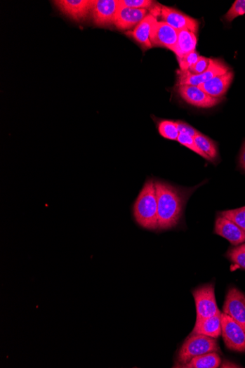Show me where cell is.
I'll return each mask as SVG.
<instances>
[{
    "label": "cell",
    "instance_id": "1",
    "mask_svg": "<svg viewBox=\"0 0 245 368\" xmlns=\"http://www.w3.org/2000/svg\"><path fill=\"white\" fill-rule=\"evenodd\" d=\"M158 204V230H166L176 227L183 215L185 199L176 187L155 181Z\"/></svg>",
    "mask_w": 245,
    "mask_h": 368
},
{
    "label": "cell",
    "instance_id": "2",
    "mask_svg": "<svg viewBox=\"0 0 245 368\" xmlns=\"http://www.w3.org/2000/svg\"><path fill=\"white\" fill-rule=\"evenodd\" d=\"M134 217L138 225L150 230H158V204L155 181L145 182L134 205Z\"/></svg>",
    "mask_w": 245,
    "mask_h": 368
},
{
    "label": "cell",
    "instance_id": "3",
    "mask_svg": "<svg viewBox=\"0 0 245 368\" xmlns=\"http://www.w3.org/2000/svg\"><path fill=\"white\" fill-rule=\"evenodd\" d=\"M218 350L219 346L216 339L202 334H192L178 351V364L176 367L189 362L194 357Z\"/></svg>",
    "mask_w": 245,
    "mask_h": 368
},
{
    "label": "cell",
    "instance_id": "4",
    "mask_svg": "<svg viewBox=\"0 0 245 368\" xmlns=\"http://www.w3.org/2000/svg\"><path fill=\"white\" fill-rule=\"evenodd\" d=\"M192 295L196 307V321L214 316L220 312L213 284L199 287L192 292Z\"/></svg>",
    "mask_w": 245,
    "mask_h": 368
},
{
    "label": "cell",
    "instance_id": "5",
    "mask_svg": "<svg viewBox=\"0 0 245 368\" xmlns=\"http://www.w3.org/2000/svg\"><path fill=\"white\" fill-rule=\"evenodd\" d=\"M230 71H231L230 68L223 60L211 58L209 67L201 74L195 75L188 72L178 71L177 86H199L210 81L211 79Z\"/></svg>",
    "mask_w": 245,
    "mask_h": 368
},
{
    "label": "cell",
    "instance_id": "6",
    "mask_svg": "<svg viewBox=\"0 0 245 368\" xmlns=\"http://www.w3.org/2000/svg\"><path fill=\"white\" fill-rule=\"evenodd\" d=\"M221 323V335L226 347L234 351L245 352V329L223 313Z\"/></svg>",
    "mask_w": 245,
    "mask_h": 368
},
{
    "label": "cell",
    "instance_id": "7",
    "mask_svg": "<svg viewBox=\"0 0 245 368\" xmlns=\"http://www.w3.org/2000/svg\"><path fill=\"white\" fill-rule=\"evenodd\" d=\"M119 8V0H92L91 14L93 23L98 27L114 25Z\"/></svg>",
    "mask_w": 245,
    "mask_h": 368
},
{
    "label": "cell",
    "instance_id": "8",
    "mask_svg": "<svg viewBox=\"0 0 245 368\" xmlns=\"http://www.w3.org/2000/svg\"><path fill=\"white\" fill-rule=\"evenodd\" d=\"M162 22H164L177 31L188 29L197 34L199 23L189 15L172 8L162 6L158 8Z\"/></svg>",
    "mask_w": 245,
    "mask_h": 368
},
{
    "label": "cell",
    "instance_id": "9",
    "mask_svg": "<svg viewBox=\"0 0 245 368\" xmlns=\"http://www.w3.org/2000/svg\"><path fill=\"white\" fill-rule=\"evenodd\" d=\"M178 92L187 103L200 108L213 107L222 102V99L211 97L199 86H178Z\"/></svg>",
    "mask_w": 245,
    "mask_h": 368
},
{
    "label": "cell",
    "instance_id": "10",
    "mask_svg": "<svg viewBox=\"0 0 245 368\" xmlns=\"http://www.w3.org/2000/svg\"><path fill=\"white\" fill-rule=\"evenodd\" d=\"M223 313L230 316L245 329V296L235 287L231 288L227 294Z\"/></svg>",
    "mask_w": 245,
    "mask_h": 368
},
{
    "label": "cell",
    "instance_id": "11",
    "mask_svg": "<svg viewBox=\"0 0 245 368\" xmlns=\"http://www.w3.org/2000/svg\"><path fill=\"white\" fill-rule=\"evenodd\" d=\"M54 3L62 13L77 22L86 20L91 13L92 0H58Z\"/></svg>",
    "mask_w": 245,
    "mask_h": 368
},
{
    "label": "cell",
    "instance_id": "12",
    "mask_svg": "<svg viewBox=\"0 0 245 368\" xmlns=\"http://www.w3.org/2000/svg\"><path fill=\"white\" fill-rule=\"evenodd\" d=\"M178 33L176 29L162 21H157L153 26L150 37L152 46H162L174 53Z\"/></svg>",
    "mask_w": 245,
    "mask_h": 368
},
{
    "label": "cell",
    "instance_id": "13",
    "mask_svg": "<svg viewBox=\"0 0 245 368\" xmlns=\"http://www.w3.org/2000/svg\"><path fill=\"white\" fill-rule=\"evenodd\" d=\"M215 233L227 239L236 247L245 242V231L234 222L222 216L216 220Z\"/></svg>",
    "mask_w": 245,
    "mask_h": 368
},
{
    "label": "cell",
    "instance_id": "14",
    "mask_svg": "<svg viewBox=\"0 0 245 368\" xmlns=\"http://www.w3.org/2000/svg\"><path fill=\"white\" fill-rule=\"evenodd\" d=\"M157 22L155 15L150 13L133 31L126 33L139 44L144 51L152 48L150 37L154 24Z\"/></svg>",
    "mask_w": 245,
    "mask_h": 368
},
{
    "label": "cell",
    "instance_id": "15",
    "mask_svg": "<svg viewBox=\"0 0 245 368\" xmlns=\"http://www.w3.org/2000/svg\"><path fill=\"white\" fill-rule=\"evenodd\" d=\"M149 14L148 10L120 6L114 25L120 30L132 29L137 27Z\"/></svg>",
    "mask_w": 245,
    "mask_h": 368
},
{
    "label": "cell",
    "instance_id": "16",
    "mask_svg": "<svg viewBox=\"0 0 245 368\" xmlns=\"http://www.w3.org/2000/svg\"><path fill=\"white\" fill-rule=\"evenodd\" d=\"M234 74L231 70L224 74H221L210 79L206 83L199 87L210 95L211 97L222 99L230 88L234 79Z\"/></svg>",
    "mask_w": 245,
    "mask_h": 368
},
{
    "label": "cell",
    "instance_id": "17",
    "mask_svg": "<svg viewBox=\"0 0 245 368\" xmlns=\"http://www.w3.org/2000/svg\"><path fill=\"white\" fill-rule=\"evenodd\" d=\"M222 313L214 316L196 321L192 334H202L218 339L222 334Z\"/></svg>",
    "mask_w": 245,
    "mask_h": 368
},
{
    "label": "cell",
    "instance_id": "18",
    "mask_svg": "<svg viewBox=\"0 0 245 368\" xmlns=\"http://www.w3.org/2000/svg\"><path fill=\"white\" fill-rule=\"evenodd\" d=\"M197 36L188 29L178 31V40L174 53L177 59H181L187 55L196 51Z\"/></svg>",
    "mask_w": 245,
    "mask_h": 368
},
{
    "label": "cell",
    "instance_id": "19",
    "mask_svg": "<svg viewBox=\"0 0 245 368\" xmlns=\"http://www.w3.org/2000/svg\"><path fill=\"white\" fill-rule=\"evenodd\" d=\"M222 362L217 352H211L204 355L194 357L189 362L179 367L186 368H218Z\"/></svg>",
    "mask_w": 245,
    "mask_h": 368
},
{
    "label": "cell",
    "instance_id": "20",
    "mask_svg": "<svg viewBox=\"0 0 245 368\" xmlns=\"http://www.w3.org/2000/svg\"><path fill=\"white\" fill-rule=\"evenodd\" d=\"M194 139L201 152L210 159L211 162H213L218 156L216 143L201 133L196 136Z\"/></svg>",
    "mask_w": 245,
    "mask_h": 368
},
{
    "label": "cell",
    "instance_id": "21",
    "mask_svg": "<svg viewBox=\"0 0 245 368\" xmlns=\"http://www.w3.org/2000/svg\"><path fill=\"white\" fill-rule=\"evenodd\" d=\"M158 131L163 137L171 140H177L179 134L176 121L162 120L158 124Z\"/></svg>",
    "mask_w": 245,
    "mask_h": 368
},
{
    "label": "cell",
    "instance_id": "22",
    "mask_svg": "<svg viewBox=\"0 0 245 368\" xmlns=\"http://www.w3.org/2000/svg\"><path fill=\"white\" fill-rule=\"evenodd\" d=\"M220 216L234 222L237 225L245 231V206L235 210L223 211Z\"/></svg>",
    "mask_w": 245,
    "mask_h": 368
},
{
    "label": "cell",
    "instance_id": "23",
    "mask_svg": "<svg viewBox=\"0 0 245 368\" xmlns=\"http://www.w3.org/2000/svg\"><path fill=\"white\" fill-rule=\"evenodd\" d=\"M177 141L179 143H181L182 145L190 150L191 151L194 152L196 154H198L199 155L206 159V161L210 162V159L199 148L197 144H196L194 141V138L185 134L180 133L178 136Z\"/></svg>",
    "mask_w": 245,
    "mask_h": 368
},
{
    "label": "cell",
    "instance_id": "24",
    "mask_svg": "<svg viewBox=\"0 0 245 368\" xmlns=\"http://www.w3.org/2000/svg\"><path fill=\"white\" fill-rule=\"evenodd\" d=\"M245 14V0H237L232 8L227 12L225 19L227 22H231L236 18Z\"/></svg>",
    "mask_w": 245,
    "mask_h": 368
},
{
    "label": "cell",
    "instance_id": "25",
    "mask_svg": "<svg viewBox=\"0 0 245 368\" xmlns=\"http://www.w3.org/2000/svg\"><path fill=\"white\" fill-rule=\"evenodd\" d=\"M227 257L233 263L245 269V244L238 246L227 253Z\"/></svg>",
    "mask_w": 245,
    "mask_h": 368
},
{
    "label": "cell",
    "instance_id": "26",
    "mask_svg": "<svg viewBox=\"0 0 245 368\" xmlns=\"http://www.w3.org/2000/svg\"><path fill=\"white\" fill-rule=\"evenodd\" d=\"M151 0H119L120 6L135 9L148 10L154 4Z\"/></svg>",
    "mask_w": 245,
    "mask_h": 368
},
{
    "label": "cell",
    "instance_id": "27",
    "mask_svg": "<svg viewBox=\"0 0 245 368\" xmlns=\"http://www.w3.org/2000/svg\"><path fill=\"white\" fill-rule=\"evenodd\" d=\"M211 58L199 56L197 62L187 71L192 74H201L205 72L210 66Z\"/></svg>",
    "mask_w": 245,
    "mask_h": 368
},
{
    "label": "cell",
    "instance_id": "28",
    "mask_svg": "<svg viewBox=\"0 0 245 368\" xmlns=\"http://www.w3.org/2000/svg\"><path fill=\"white\" fill-rule=\"evenodd\" d=\"M199 56L197 52L194 51L181 59H178L180 71L187 72L197 62Z\"/></svg>",
    "mask_w": 245,
    "mask_h": 368
},
{
    "label": "cell",
    "instance_id": "29",
    "mask_svg": "<svg viewBox=\"0 0 245 368\" xmlns=\"http://www.w3.org/2000/svg\"><path fill=\"white\" fill-rule=\"evenodd\" d=\"M176 123L179 133L185 134L192 138H194L200 133V132L195 130L194 127L184 121H178Z\"/></svg>",
    "mask_w": 245,
    "mask_h": 368
},
{
    "label": "cell",
    "instance_id": "30",
    "mask_svg": "<svg viewBox=\"0 0 245 368\" xmlns=\"http://www.w3.org/2000/svg\"><path fill=\"white\" fill-rule=\"evenodd\" d=\"M239 165L241 169L245 171V140L243 143L239 155Z\"/></svg>",
    "mask_w": 245,
    "mask_h": 368
}]
</instances>
